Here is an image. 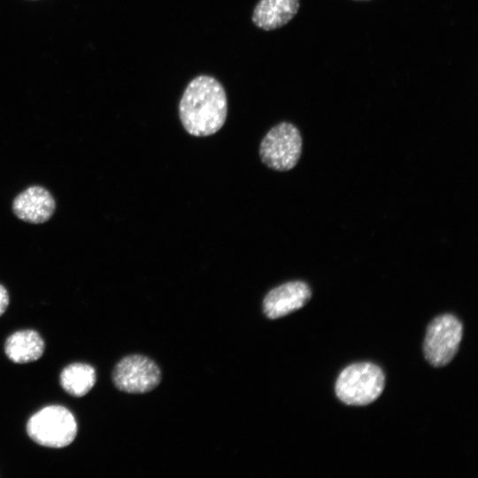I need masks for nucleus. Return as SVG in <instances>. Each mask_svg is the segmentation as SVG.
Instances as JSON below:
<instances>
[{"label": "nucleus", "instance_id": "f257e3e1", "mask_svg": "<svg viewBox=\"0 0 478 478\" xmlns=\"http://www.w3.org/2000/svg\"><path fill=\"white\" fill-rule=\"evenodd\" d=\"M227 115V99L221 83L212 76L199 75L186 87L179 104L184 129L195 136L218 132Z\"/></svg>", "mask_w": 478, "mask_h": 478}, {"label": "nucleus", "instance_id": "f03ea898", "mask_svg": "<svg viewBox=\"0 0 478 478\" xmlns=\"http://www.w3.org/2000/svg\"><path fill=\"white\" fill-rule=\"evenodd\" d=\"M26 430L37 444L59 449L75 439L78 426L74 415L66 407L50 405L42 407L28 419Z\"/></svg>", "mask_w": 478, "mask_h": 478}, {"label": "nucleus", "instance_id": "7ed1b4c3", "mask_svg": "<svg viewBox=\"0 0 478 478\" xmlns=\"http://www.w3.org/2000/svg\"><path fill=\"white\" fill-rule=\"evenodd\" d=\"M384 386L382 370L375 364L362 362L350 365L340 373L335 390L343 403L361 406L375 401Z\"/></svg>", "mask_w": 478, "mask_h": 478}, {"label": "nucleus", "instance_id": "20e7f679", "mask_svg": "<svg viewBox=\"0 0 478 478\" xmlns=\"http://www.w3.org/2000/svg\"><path fill=\"white\" fill-rule=\"evenodd\" d=\"M302 152V137L298 128L281 122L273 127L262 139L259 157L264 165L276 171H289L297 164Z\"/></svg>", "mask_w": 478, "mask_h": 478}, {"label": "nucleus", "instance_id": "39448f33", "mask_svg": "<svg viewBox=\"0 0 478 478\" xmlns=\"http://www.w3.org/2000/svg\"><path fill=\"white\" fill-rule=\"evenodd\" d=\"M463 327L452 314L435 318L428 325L423 343L427 361L436 367L449 364L455 357L462 339Z\"/></svg>", "mask_w": 478, "mask_h": 478}, {"label": "nucleus", "instance_id": "423d86ee", "mask_svg": "<svg viewBox=\"0 0 478 478\" xmlns=\"http://www.w3.org/2000/svg\"><path fill=\"white\" fill-rule=\"evenodd\" d=\"M112 382L120 391L143 394L154 389L161 382V371L150 358L133 354L121 358L112 371Z\"/></svg>", "mask_w": 478, "mask_h": 478}, {"label": "nucleus", "instance_id": "0eeeda50", "mask_svg": "<svg viewBox=\"0 0 478 478\" xmlns=\"http://www.w3.org/2000/svg\"><path fill=\"white\" fill-rule=\"evenodd\" d=\"M311 297L312 290L306 282L288 281L266 295L262 304L263 312L270 320L279 319L299 310Z\"/></svg>", "mask_w": 478, "mask_h": 478}, {"label": "nucleus", "instance_id": "6e6552de", "mask_svg": "<svg viewBox=\"0 0 478 478\" xmlns=\"http://www.w3.org/2000/svg\"><path fill=\"white\" fill-rule=\"evenodd\" d=\"M56 208L50 192L42 186H31L19 193L12 202V212L19 220L32 224L49 220Z\"/></svg>", "mask_w": 478, "mask_h": 478}, {"label": "nucleus", "instance_id": "1a4fd4ad", "mask_svg": "<svg viewBox=\"0 0 478 478\" xmlns=\"http://www.w3.org/2000/svg\"><path fill=\"white\" fill-rule=\"evenodd\" d=\"M299 0H259L252 13V22L266 31L289 23L299 10Z\"/></svg>", "mask_w": 478, "mask_h": 478}, {"label": "nucleus", "instance_id": "9d476101", "mask_svg": "<svg viewBox=\"0 0 478 478\" xmlns=\"http://www.w3.org/2000/svg\"><path fill=\"white\" fill-rule=\"evenodd\" d=\"M45 343L34 329H22L10 335L4 343V353L16 364H27L38 360L43 354Z\"/></svg>", "mask_w": 478, "mask_h": 478}, {"label": "nucleus", "instance_id": "9b49d317", "mask_svg": "<svg viewBox=\"0 0 478 478\" xmlns=\"http://www.w3.org/2000/svg\"><path fill=\"white\" fill-rule=\"evenodd\" d=\"M96 382L95 368L86 363H72L60 373L59 383L69 395L81 397L89 393Z\"/></svg>", "mask_w": 478, "mask_h": 478}, {"label": "nucleus", "instance_id": "f8f14e48", "mask_svg": "<svg viewBox=\"0 0 478 478\" xmlns=\"http://www.w3.org/2000/svg\"><path fill=\"white\" fill-rule=\"evenodd\" d=\"M10 303V297L7 289L0 284V316L6 311Z\"/></svg>", "mask_w": 478, "mask_h": 478}, {"label": "nucleus", "instance_id": "ddd939ff", "mask_svg": "<svg viewBox=\"0 0 478 478\" xmlns=\"http://www.w3.org/2000/svg\"><path fill=\"white\" fill-rule=\"evenodd\" d=\"M355 1H367V0H355Z\"/></svg>", "mask_w": 478, "mask_h": 478}]
</instances>
